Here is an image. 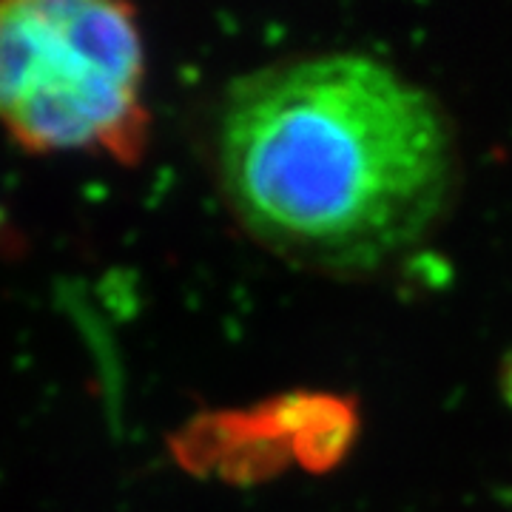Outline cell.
<instances>
[{
    "label": "cell",
    "instance_id": "1",
    "mask_svg": "<svg viewBox=\"0 0 512 512\" xmlns=\"http://www.w3.org/2000/svg\"><path fill=\"white\" fill-rule=\"evenodd\" d=\"M228 211L268 251L376 274L419 248L458 185L441 103L365 52H313L237 77L214 126Z\"/></svg>",
    "mask_w": 512,
    "mask_h": 512
},
{
    "label": "cell",
    "instance_id": "2",
    "mask_svg": "<svg viewBox=\"0 0 512 512\" xmlns=\"http://www.w3.org/2000/svg\"><path fill=\"white\" fill-rule=\"evenodd\" d=\"M146 40L109 0L0 3V128L29 154L134 165L148 148Z\"/></svg>",
    "mask_w": 512,
    "mask_h": 512
}]
</instances>
